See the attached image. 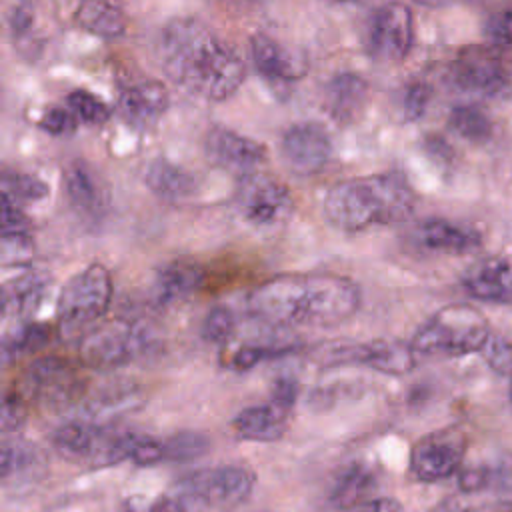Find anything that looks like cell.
Listing matches in <instances>:
<instances>
[{"instance_id": "cell-1", "label": "cell", "mask_w": 512, "mask_h": 512, "mask_svg": "<svg viewBox=\"0 0 512 512\" xmlns=\"http://www.w3.org/2000/svg\"><path fill=\"white\" fill-rule=\"evenodd\" d=\"M362 302L354 280L330 274H282L258 284L248 296V310L272 326L330 328L352 318Z\"/></svg>"}, {"instance_id": "cell-2", "label": "cell", "mask_w": 512, "mask_h": 512, "mask_svg": "<svg viewBox=\"0 0 512 512\" xmlns=\"http://www.w3.org/2000/svg\"><path fill=\"white\" fill-rule=\"evenodd\" d=\"M158 60L174 84L212 102L228 100L246 80L242 58L196 18L164 24Z\"/></svg>"}, {"instance_id": "cell-3", "label": "cell", "mask_w": 512, "mask_h": 512, "mask_svg": "<svg viewBox=\"0 0 512 512\" xmlns=\"http://www.w3.org/2000/svg\"><path fill=\"white\" fill-rule=\"evenodd\" d=\"M416 208V194L400 172H382L334 184L324 196L328 222L342 232L396 224Z\"/></svg>"}, {"instance_id": "cell-4", "label": "cell", "mask_w": 512, "mask_h": 512, "mask_svg": "<svg viewBox=\"0 0 512 512\" xmlns=\"http://www.w3.org/2000/svg\"><path fill=\"white\" fill-rule=\"evenodd\" d=\"M490 338L488 320L468 304H450L434 312L414 334L416 356L454 358L480 352Z\"/></svg>"}, {"instance_id": "cell-5", "label": "cell", "mask_w": 512, "mask_h": 512, "mask_svg": "<svg viewBox=\"0 0 512 512\" xmlns=\"http://www.w3.org/2000/svg\"><path fill=\"white\" fill-rule=\"evenodd\" d=\"M138 434L116 430L94 420H68L52 434L54 450L78 464L114 466L130 460Z\"/></svg>"}, {"instance_id": "cell-6", "label": "cell", "mask_w": 512, "mask_h": 512, "mask_svg": "<svg viewBox=\"0 0 512 512\" xmlns=\"http://www.w3.org/2000/svg\"><path fill=\"white\" fill-rule=\"evenodd\" d=\"M112 302V276L100 262H92L74 274L58 294L56 318L64 334L88 332Z\"/></svg>"}, {"instance_id": "cell-7", "label": "cell", "mask_w": 512, "mask_h": 512, "mask_svg": "<svg viewBox=\"0 0 512 512\" xmlns=\"http://www.w3.org/2000/svg\"><path fill=\"white\" fill-rule=\"evenodd\" d=\"M150 346L148 332L130 320H108L90 328L80 340V360L94 370H114L138 356Z\"/></svg>"}, {"instance_id": "cell-8", "label": "cell", "mask_w": 512, "mask_h": 512, "mask_svg": "<svg viewBox=\"0 0 512 512\" xmlns=\"http://www.w3.org/2000/svg\"><path fill=\"white\" fill-rule=\"evenodd\" d=\"M234 204L248 224L256 228H270L290 216L292 194L274 176L248 172L238 182Z\"/></svg>"}, {"instance_id": "cell-9", "label": "cell", "mask_w": 512, "mask_h": 512, "mask_svg": "<svg viewBox=\"0 0 512 512\" xmlns=\"http://www.w3.org/2000/svg\"><path fill=\"white\" fill-rule=\"evenodd\" d=\"M466 436L458 428H442L422 436L410 450V472L420 482L452 476L466 454Z\"/></svg>"}, {"instance_id": "cell-10", "label": "cell", "mask_w": 512, "mask_h": 512, "mask_svg": "<svg viewBox=\"0 0 512 512\" xmlns=\"http://www.w3.org/2000/svg\"><path fill=\"white\" fill-rule=\"evenodd\" d=\"M450 80L462 92L480 98L504 94L510 84L508 72L490 46H468L450 64Z\"/></svg>"}, {"instance_id": "cell-11", "label": "cell", "mask_w": 512, "mask_h": 512, "mask_svg": "<svg viewBox=\"0 0 512 512\" xmlns=\"http://www.w3.org/2000/svg\"><path fill=\"white\" fill-rule=\"evenodd\" d=\"M414 42L412 10L402 2H388L374 10L368 22L366 46L374 60L400 62Z\"/></svg>"}, {"instance_id": "cell-12", "label": "cell", "mask_w": 512, "mask_h": 512, "mask_svg": "<svg viewBox=\"0 0 512 512\" xmlns=\"http://www.w3.org/2000/svg\"><path fill=\"white\" fill-rule=\"evenodd\" d=\"M26 392L46 406H62L80 394V376L68 360L44 356L26 370Z\"/></svg>"}, {"instance_id": "cell-13", "label": "cell", "mask_w": 512, "mask_h": 512, "mask_svg": "<svg viewBox=\"0 0 512 512\" xmlns=\"http://www.w3.org/2000/svg\"><path fill=\"white\" fill-rule=\"evenodd\" d=\"M280 152L288 168L300 176L320 172L332 154L328 132L316 122H300L290 126L280 142Z\"/></svg>"}, {"instance_id": "cell-14", "label": "cell", "mask_w": 512, "mask_h": 512, "mask_svg": "<svg viewBox=\"0 0 512 512\" xmlns=\"http://www.w3.org/2000/svg\"><path fill=\"white\" fill-rule=\"evenodd\" d=\"M212 508H230L244 502L254 488V474L244 466H212L186 474Z\"/></svg>"}, {"instance_id": "cell-15", "label": "cell", "mask_w": 512, "mask_h": 512, "mask_svg": "<svg viewBox=\"0 0 512 512\" xmlns=\"http://www.w3.org/2000/svg\"><path fill=\"white\" fill-rule=\"evenodd\" d=\"M206 156L228 170L252 172L266 158V148L244 134H238L224 126H214L204 138Z\"/></svg>"}, {"instance_id": "cell-16", "label": "cell", "mask_w": 512, "mask_h": 512, "mask_svg": "<svg viewBox=\"0 0 512 512\" xmlns=\"http://www.w3.org/2000/svg\"><path fill=\"white\" fill-rule=\"evenodd\" d=\"M468 296L490 304H512V256H490L462 274Z\"/></svg>"}, {"instance_id": "cell-17", "label": "cell", "mask_w": 512, "mask_h": 512, "mask_svg": "<svg viewBox=\"0 0 512 512\" xmlns=\"http://www.w3.org/2000/svg\"><path fill=\"white\" fill-rule=\"evenodd\" d=\"M62 188L72 210L86 218H100L108 208V192L98 172L82 162H70L62 172Z\"/></svg>"}, {"instance_id": "cell-18", "label": "cell", "mask_w": 512, "mask_h": 512, "mask_svg": "<svg viewBox=\"0 0 512 512\" xmlns=\"http://www.w3.org/2000/svg\"><path fill=\"white\" fill-rule=\"evenodd\" d=\"M338 356L346 362L364 364L388 376H400L410 372L418 358L412 344L398 342V340H372V342L356 344V346L338 350Z\"/></svg>"}, {"instance_id": "cell-19", "label": "cell", "mask_w": 512, "mask_h": 512, "mask_svg": "<svg viewBox=\"0 0 512 512\" xmlns=\"http://www.w3.org/2000/svg\"><path fill=\"white\" fill-rule=\"evenodd\" d=\"M370 98V84L356 72H340L328 80L324 86L322 102L324 110L334 122L352 124L356 122Z\"/></svg>"}, {"instance_id": "cell-20", "label": "cell", "mask_w": 512, "mask_h": 512, "mask_svg": "<svg viewBox=\"0 0 512 512\" xmlns=\"http://www.w3.org/2000/svg\"><path fill=\"white\" fill-rule=\"evenodd\" d=\"M250 52L258 72L272 82H294L306 74L304 56L286 48L272 36H252Z\"/></svg>"}, {"instance_id": "cell-21", "label": "cell", "mask_w": 512, "mask_h": 512, "mask_svg": "<svg viewBox=\"0 0 512 512\" xmlns=\"http://www.w3.org/2000/svg\"><path fill=\"white\" fill-rule=\"evenodd\" d=\"M290 408L274 402L252 404L240 410L232 420V430L238 438L248 442H274L284 436L288 428Z\"/></svg>"}, {"instance_id": "cell-22", "label": "cell", "mask_w": 512, "mask_h": 512, "mask_svg": "<svg viewBox=\"0 0 512 512\" xmlns=\"http://www.w3.org/2000/svg\"><path fill=\"white\" fill-rule=\"evenodd\" d=\"M416 240L426 250L460 256L480 248L482 234L476 228L444 218H428L416 228Z\"/></svg>"}, {"instance_id": "cell-23", "label": "cell", "mask_w": 512, "mask_h": 512, "mask_svg": "<svg viewBox=\"0 0 512 512\" xmlns=\"http://www.w3.org/2000/svg\"><path fill=\"white\" fill-rule=\"evenodd\" d=\"M170 104L168 90L158 80H144L122 88L118 108L122 116L136 126H146L158 120Z\"/></svg>"}, {"instance_id": "cell-24", "label": "cell", "mask_w": 512, "mask_h": 512, "mask_svg": "<svg viewBox=\"0 0 512 512\" xmlns=\"http://www.w3.org/2000/svg\"><path fill=\"white\" fill-rule=\"evenodd\" d=\"M204 282V270L190 260H172L158 268L152 284L154 300L162 306L192 296Z\"/></svg>"}, {"instance_id": "cell-25", "label": "cell", "mask_w": 512, "mask_h": 512, "mask_svg": "<svg viewBox=\"0 0 512 512\" xmlns=\"http://www.w3.org/2000/svg\"><path fill=\"white\" fill-rule=\"evenodd\" d=\"M144 184L148 190L168 202H178L194 192V176L186 172L182 166L166 160V158H154L146 170H144Z\"/></svg>"}, {"instance_id": "cell-26", "label": "cell", "mask_w": 512, "mask_h": 512, "mask_svg": "<svg viewBox=\"0 0 512 512\" xmlns=\"http://www.w3.org/2000/svg\"><path fill=\"white\" fill-rule=\"evenodd\" d=\"M374 490H376L374 470L364 462H352L338 474L330 490V500L340 510L358 508L368 500H372L370 496L374 494Z\"/></svg>"}, {"instance_id": "cell-27", "label": "cell", "mask_w": 512, "mask_h": 512, "mask_svg": "<svg viewBox=\"0 0 512 512\" xmlns=\"http://www.w3.org/2000/svg\"><path fill=\"white\" fill-rule=\"evenodd\" d=\"M74 18L82 30L104 40L120 38L128 26L124 12L110 0H82Z\"/></svg>"}, {"instance_id": "cell-28", "label": "cell", "mask_w": 512, "mask_h": 512, "mask_svg": "<svg viewBox=\"0 0 512 512\" xmlns=\"http://www.w3.org/2000/svg\"><path fill=\"white\" fill-rule=\"evenodd\" d=\"M212 506L190 482L188 476L176 480L142 512H210Z\"/></svg>"}, {"instance_id": "cell-29", "label": "cell", "mask_w": 512, "mask_h": 512, "mask_svg": "<svg viewBox=\"0 0 512 512\" xmlns=\"http://www.w3.org/2000/svg\"><path fill=\"white\" fill-rule=\"evenodd\" d=\"M50 338V328L38 322H20L12 330L4 332L2 338V358L8 364L10 360L42 348Z\"/></svg>"}, {"instance_id": "cell-30", "label": "cell", "mask_w": 512, "mask_h": 512, "mask_svg": "<svg viewBox=\"0 0 512 512\" xmlns=\"http://www.w3.org/2000/svg\"><path fill=\"white\" fill-rule=\"evenodd\" d=\"M448 126L464 140L480 144L492 136V122L484 110L472 104L454 106L448 114Z\"/></svg>"}, {"instance_id": "cell-31", "label": "cell", "mask_w": 512, "mask_h": 512, "mask_svg": "<svg viewBox=\"0 0 512 512\" xmlns=\"http://www.w3.org/2000/svg\"><path fill=\"white\" fill-rule=\"evenodd\" d=\"M2 192L10 198L24 200V202H38L48 196L50 188L44 180L16 170H4L2 174Z\"/></svg>"}, {"instance_id": "cell-32", "label": "cell", "mask_w": 512, "mask_h": 512, "mask_svg": "<svg viewBox=\"0 0 512 512\" xmlns=\"http://www.w3.org/2000/svg\"><path fill=\"white\" fill-rule=\"evenodd\" d=\"M66 102H68V108L74 112V116L78 120H82L84 124H92V126L104 124L110 118L108 106L84 88H76V90L68 92Z\"/></svg>"}, {"instance_id": "cell-33", "label": "cell", "mask_w": 512, "mask_h": 512, "mask_svg": "<svg viewBox=\"0 0 512 512\" xmlns=\"http://www.w3.org/2000/svg\"><path fill=\"white\" fill-rule=\"evenodd\" d=\"M482 34L492 50L512 48V6H502L490 12L484 20Z\"/></svg>"}, {"instance_id": "cell-34", "label": "cell", "mask_w": 512, "mask_h": 512, "mask_svg": "<svg viewBox=\"0 0 512 512\" xmlns=\"http://www.w3.org/2000/svg\"><path fill=\"white\" fill-rule=\"evenodd\" d=\"M432 88L426 82L414 80L404 86L400 96V116L404 122H416L420 120L430 104Z\"/></svg>"}, {"instance_id": "cell-35", "label": "cell", "mask_w": 512, "mask_h": 512, "mask_svg": "<svg viewBox=\"0 0 512 512\" xmlns=\"http://www.w3.org/2000/svg\"><path fill=\"white\" fill-rule=\"evenodd\" d=\"M208 448V438L200 432H178L164 440L166 460H192L204 454Z\"/></svg>"}, {"instance_id": "cell-36", "label": "cell", "mask_w": 512, "mask_h": 512, "mask_svg": "<svg viewBox=\"0 0 512 512\" xmlns=\"http://www.w3.org/2000/svg\"><path fill=\"white\" fill-rule=\"evenodd\" d=\"M234 328H236V318L232 310L226 306H214L210 308V312L202 322V336L208 342L224 344L234 334Z\"/></svg>"}, {"instance_id": "cell-37", "label": "cell", "mask_w": 512, "mask_h": 512, "mask_svg": "<svg viewBox=\"0 0 512 512\" xmlns=\"http://www.w3.org/2000/svg\"><path fill=\"white\" fill-rule=\"evenodd\" d=\"M2 236H30V220L18 202L2 192Z\"/></svg>"}, {"instance_id": "cell-38", "label": "cell", "mask_w": 512, "mask_h": 512, "mask_svg": "<svg viewBox=\"0 0 512 512\" xmlns=\"http://www.w3.org/2000/svg\"><path fill=\"white\" fill-rule=\"evenodd\" d=\"M38 126L52 136H66L76 130V116L70 108L66 110L62 106H52L42 114Z\"/></svg>"}, {"instance_id": "cell-39", "label": "cell", "mask_w": 512, "mask_h": 512, "mask_svg": "<svg viewBox=\"0 0 512 512\" xmlns=\"http://www.w3.org/2000/svg\"><path fill=\"white\" fill-rule=\"evenodd\" d=\"M134 464L138 466H154L162 460H166L164 456V442L150 438V436H138L136 444L132 448V458Z\"/></svg>"}, {"instance_id": "cell-40", "label": "cell", "mask_w": 512, "mask_h": 512, "mask_svg": "<svg viewBox=\"0 0 512 512\" xmlns=\"http://www.w3.org/2000/svg\"><path fill=\"white\" fill-rule=\"evenodd\" d=\"M26 422V404L20 394H6L2 404V432L4 436L16 432Z\"/></svg>"}, {"instance_id": "cell-41", "label": "cell", "mask_w": 512, "mask_h": 512, "mask_svg": "<svg viewBox=\"0 0 512 512\" xmlns=\"http://www.w3.org/2000/svg\"><path fill=\"white\" fill-rule=\"evenodd\" d=\"M282 352H288V348H264V346H244L236 352L234 356V366L238 370H248L252 368L254 364H258L260 360L264 358H270V356H276V354H282Z\"/></svg>"}, {"instance_id": "cell-42", "label": "cell", "mask_w": 512, "mask_h": 512, "mask_svg": "<svg viewBox=\"0 0 512 512\" xmlns=\"http://www.w3.org/2000/svg\"><path fill=\"white\" fill-rule=\"evenodd\" d=\"M494 480L492 470L488 468H468L460 474L458 484L462 492H480L484 488H488Z\"/></svg>"}, {"instance_id": "cell-43", "label": "cell", "mask_w": 512, "mask_h": 512, "mask_svg": "<svg viewBox=\"0 0 512 512\" xmlns=\"http://www.w3.org/2000/svg\"><path fill=\"white\" fill-rule=\"evenodd\" d=\"M32 24H34V14L28 6H14L10 16H8V26H10V32L14 36V40L18 38H24L26 34H30L32 30Z\"/></svg>"}, {"instance_id": "cell-44", "label": "cell", "mask_w": 512, "mask_h": 512, "mask_svg": "<svg viewBox=\"0 0 512 512\" xmlns=\"http://www.w3.org/2000/svg\"><path fill=\"white\" fill-rule=\"evenodd\" d=\"M356 512H404V510H402L400 502H396L394 498L380 496V498H372L366 504L358 506Z\"/></svg>"}, {"instance_id": "cell-45", "label": "cell", "mask_w": 512, "mask_h": 512, "mask_svg": "<svg viewBox=\"0 0 512 512\" xmlns=\"http://www.w3.org/2000/svg\"><path fill=\"white\" fill-rule=\"evenodd\" d=\"M430 512H476V510L470 508V506H466V504H462V502L456 500V498H446V500H442L440 504H436Z\"/></svg>"}, {"instance_id": "cell-46", "label": "cell", "mask_w": 512, "mask_h": 512, "mask_svg": "<svg viewBox=\"0 0 512 512\" xmlns=\"http://www.w3.org/2000/svg\"><path fill=\"white\" fill-rule=\"evenodd\" d=\"M414 2H418L422 6H428V8H442V6L450 4L452 0H414Z\"/></svg>"}, {"instance_id": "cell-47", "label": "cell", "mask_w": 512, "mask_h": 512, "mask_svg": "<svg viewBox=\"0 0 512 512\" xmlns=\"http://www.w3.org/2000/svg\"><path fill=\"white\" fill-rule=\"evenodd\" d=\"M508 398L512 400V378H510V386H508Z\"/></svg>"}, {"instance_id": "cell-48", "label": "cell", "mask_w": 512, "mask_h": 512, "mask_svg": "<svg viewBox=\"0 0 512 512\" xmlns=\"http://www.w3.org/2000/svg\"><path fill=\"white\" fill-rule=\"evenodd\" d=\"M330 2H340L342 4V2H352V0H330Z\"/></svg>"}]
</instances>
